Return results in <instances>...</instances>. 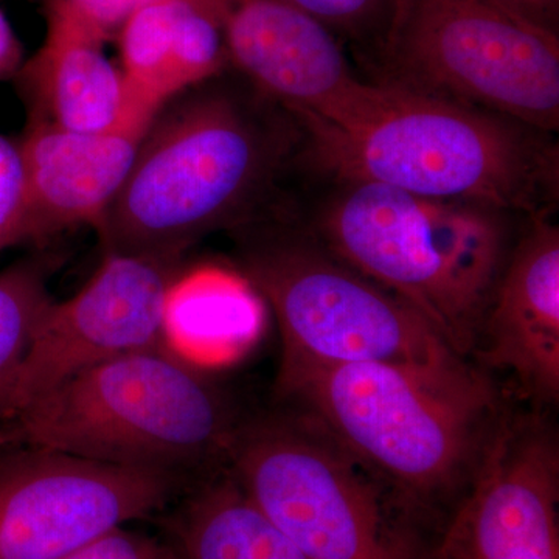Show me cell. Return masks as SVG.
<instances>
[{
  "instance_id": "cell-7",
  "label": "cell",
  "mask_w": 559,
  "mask_h": 559,
  "mask_svg": "<svg viewBox=\"0 0 559 559\" xmlns=\"http://www.w3.org/2000/svg\"><path fill=\"white\" fill-rule=\"evenodd\" d=\"M242 277L277 320L282 358L429 370L473 366L407 301L271 210L240 229Z\"/></svg>"
},
{
  "instance_id": "cell-19",
  "label": "cell",
  "mask_w": 559,
  "mask_h": 559,
  "mask_svg": "<svg viewBox=\"0 0 559 559\" xmlns=\"http://www.w3.org/2000/svg\"><path fill=\"white\" fill-rule=\"evenodd\" d=\"M310 14L337 38L356 44L362 53L382 31L393 0H285Z\"/></svg>"
},
{
  "instance_id": "cell-12",
  "label": "cell",
  "mask_w": 559,
  "mask_h": 559,
  "mask_svg": "<svg viewBox=\"0 0 559 559\" xmlns=\"http://www.w3.org/2000/svg\"><path fill=\"white\" fill-rule=\"evenodd\" d=\"M428 559H559V443L549 414L513 404Z\"/></svg>"
},
{
  "instance_id": "cell-2",
  "label": "cell",
  "mask_w": 559,
  "mask_h": 559,
  "mask_svg": "<svg viewBox=\"0 0 559 559\" xmlns=\"http://www.w3.org/2000/svg\"><path fill=\"white\" fill-rule=\"evenodd\" d=\"M277 404L319 419L426 516L457 506L498 436L513 395L479 366L280 359Z\"/></svg>"
},
{
  "instance_id": "cell-14",
  "label": "cell",
  "mask_w": 559,
  "mask_h": 559,
  "mask_svg": "<svg viewBox=\"0 0 559 559\" xmlns=\"http://www.w3.org/2000/svg\"><path fill=\"white\" fill-rule=\"evenodd\" d=\"M154 117L102 132L27 121L17 139L27 186L28 242L75 227H100L130 178Z\"/></svg>"
},
{
  "instance_id": "cell-23",
  "label": "cell",
  "mask_w": 559,
  "mask_h": 559,
  "mask_svg": "<svg viewBox=\"0 0 559 559\" xmlns=\"http://www.w3.org/2000/svg\"><path fill=\"white\" fill-rule=\"evenodd\" d=\"M25 61L24 44L0 9V81L13 80Z\"/></svg>"
},
{
  "instance_id": "cell-9",
  "label": "cell",
  "mask_w": 559,
  "mask_h": 559,
  "mask_svg": "<svg viewBox=\"0 0 559 559\" xmlns=\"http://www.w3.org/2000/svg\"><path fill=\"white\" fill-rule=\"evenodd\" d=\"M191 481L33 444L0 443V559H58L164 514Z\"/></svg>"
},
{
  "instance_id": "cell-18",
  "label": "cell",
  "mask_w": 559,
  "mask_h": 559,
  "mask_svg": "<svg viewBox=\"0 0 559 559\" xmlns=\"http://www.w3.org/2000/svg\"><path fill=\"white\" fill-rule=\"evenodd\" d=\"M51 301L46 267L39 260H21L0 271V423Z\"/></svg>"
},
{
  "instance_id": "cell-6",
  "label": "cell",
  "mask_w": 559,
  "mask_h": 559,
  "mask_svg": "<svg viewBox=\"0 0 559 559\" xmlns=\"http://www.w3.org/2000/svg\"><path fill=\"white\" fill-rule=\"evenodd\" d=\"M226 469L310 559H428L429 520L403 492L297 407L241 419Z\"/></svg>"
},
{
  "instance_id": "cell-21",
  "label": "cell",
  "mask_w": 559,
  "mask_h": 559,
  "mask_svg": "<svg viewBox=\"0 0 559 559\" xmlns=\"http://www.w3.org/2000/svg\"><path fill=\"white\" fill-rule=\"evenodd\" d=\"M28 242L27 186L17 140L0 134V250Z\"/></svg>"
},
{
  "instance_id": "cell-13",
  "label": "cell",
  "mask_w": 559,
  "mask_h": 559,
  "mask_svg": "<svg viewBox=\"0 0 559 559\" xmlns=\"http://www.w3.org/2000/svg\"><path fill=\"white\" fill-rule=\"evenodd\" d=\"M473 362L510 393L546 411L559 401V227L530 218L516 238L481 322Z\"/></svg>"
},
{
  "instance_id": "cell-11",
  "label": "cell",
  "mask_w": 559,
  "mask_h": 559,
  "mask_svg": "<svg viewBox=\"0 0 559 559\" xmlns=\"http://www.w3.org/2000/svg\"><path fill=\"white\" fill-rule=\"evenodd\" d=\"M229 66L300 128H345L388 98L389 84L360 79L342 40L285 0H213Z\"/></svg>"
},
{
  "instance_id": "cell-24",
  "label": "cell",
  "mask_w": 559,
  "mask_h": 559,
  "mask_svg": "<svg viewBox=\"0 0 559 559\" xmlns=\"http://www.w3.org/2000/svg\"><path fill=\"white\" fill-rule=\"evenodd\" d=\"M498 2L516 11L525 20L558 33L559 0H498Z\"/></svg>"
},
{
  "instance_id": "cell-22",
  "label": "cell",
  "mask_w": 559,
  "mask_h": 559,
  "mask_svg": "<svg viewBox=\"0 0 559 559\" xmlns=\"http://www.w3.org/2000/svg\"><path fill=\"white\" fill-rule=\"evenodd\" d=\"M58 559H165V554L160 540L120 527Z\"/></svg>"
},
{
  "instance_id": "cell-16",
  "label": "cell",
  "mask_w": 559,
  "mask_h": 559,
  "mask_svg": "<svg viewBox=\"0 0 559 559\" xmlns=\"http://www.w3.org/2000/svg\"><path fill=\"white\" fill-rule=\"evenodd\" d=\"M165 521V559H310L226 468L193 481Z\"/></svg>"
},
{
  "instance_id": "cell-1",
  "label": "cell",
  "mask_w": 559,
  "mask_h": 559,
  "mask_svg": "<svg viewBox=\"0 0 559 559\" xmlns=\"http://www.w3.org/2000/svg\"><path fill=\"white\" fill-rule=\"evenodd\" d=\"M221 76L182 92L154 117L97 229L105 253L182 260L213 231L240 229L274 209L304 134L245 80Z\"/></svg>"
},
{
  "instance_id": "cell-3",
  "label": "cell",
  "mask_w": 559,
  "mask_h": 559,
  "mask_svg": "<svg viewBox=\"0 0 559 559\" xmlns=\"http://www.w3.org/2000/svg\"><path fill=\"white\" fill-rule=\"evenodd\" d=\"M389 86L384 103L355 124L300 128L308 160L334 180L381 183L528 219L551 216L559 198L554 134Z\"/></svg>"
},
{
  "instance_id": "cell-17",
  "label": "cell",
  "mask_w": 559,
  "mask_h": 559,
  "mask_svg": "<svg viewBox=\"0 0 559 559\" xmlns=\"http://www.w3.org/2000/svg\"><path fill=\"white\" fill-rule=\"evenodd\" d=\"M186 0H156L124 22L116 36L119 68L134 102L159 112L175 98L170 84L173 35Z\"/></svg>"
},
{
  "instance_id": "cell-5",
  "label": "cell",
  "mask_w": 559,
  "mask_h": 559,
  "mask_svg": "<svg viewBox=\"0 0 559 559\" xmlns=\"http://www.w3.org/2000/svg\"><path fill=\"white\" fill-rule=\"evenodd\" d=\"M308 230L337 259L407 301L473 360L481 322L516 238L510 213L336 180Z\"/></svg>"
},
{
  "instance_id": "cell-20",
  "label": "cell",
  "mask_w": 559,
  "mask_h": 559,
  "mask_svg": "<svg viewBox=\"0 0 559 559\" xmlns=\"http://www.w3.org/2000/svg\"><path fill=\"white\" fill-rule=\"evenodd\" d=\"M46 21L79 28L91 38L108 44L116 39L132 14L156 0H40Z\"/></svg>"
},
{
  "instance_id": "cell-10",
  "label": "cell",
  "mask_w": 559,
  "mask_h": 559,
  "mask_svg": "<svg viewBox=\"0 0 559 559\" xmlns=\"http://www.w3.org/2000/svg\"><path fill=\"white\" fill-rule=\"evenodd\" d=\"M180 264L178 259L106 252L97 271L72 297L53 300L47 308L3 421L92 367L171 344L168 300L182 274Z\"/></svg>"
},
{
  "instance_id": "cell-15",
  "label": "cell",
  "mask_w": 559,
  "mask_h": 559,
  "mask_svg": "<svg viewBox=\"0 0 559 559\" xmlns=\"http://www.w3.org/2000/svg\"><path fill=\"white\" fill-rule=\"evenodd\" d=\"M106 44L58 21H47L43 44L14 76L27 121L58 130L102 132L159 112L132 98Z\"/></svg>"
},
{
  "instance_id": "cell-8",
  "label": "cell",
  "mask_w": 559,
  "mask_h": 559,
  "mask_svg": "<svg viewBox=\"0 0 559 559\" xmlns=\"http://www.w3.org/2000/svg\"><path fill=\"white\" fill-rule=\"evenodd\" d=\"M366 55L373 81L558 131V33L498 0H393Z\"/></svg>"
},
{
  "instance_id": "cell-4",
  "label": "cell",
  "mask_w": 559,
  "mask_h": 559,
  "mask_svg": "<svg viewBox=\"0 0 559 559\" xmlns=\"http://www.w3.org/2000/svg\"><path fill=\"white\" fill-rule=\"evenodd\" d=\"M245 415L205 369L171 344L70 378L0 425V443L191 481L226 468Z\"/></svg>"
}]
</instances>
